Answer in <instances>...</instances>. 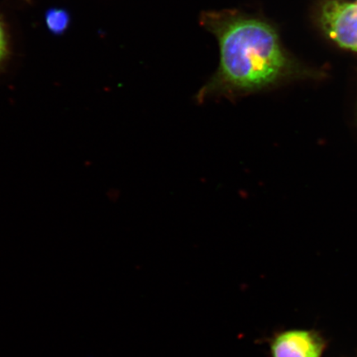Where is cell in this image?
Segmentation results:
<instances>
[{"instance_id":"6da1fadb","label":"cell","mask_w":357,"mask_h":357,"mask_svg":"<svg viewBox=\"0 0 357 357\" xmlns=\"http://www.w3.org/2000/svg\"><path fill=\"white\" fill-rule=\"evenodd\" d=\"M200 24L216 38L220 57L217 70L198 93L199 101L271 91L294 75V62L278 29L266 17L211 10L200 15Z\"/></svg>"},{"instance_id":"7a4b0ae2","label":"cell","mask_w":357,"mask_h":357,"mask_svg":"<svg viewBox=\"0 0 357 357\" xmlns=\"http://www.w3.org/2000/svg\"><path fill=\"white\" fill-rule=\"evenodd\" d=\"M320 21L335 42L357 52V3L328 0L321 8Z\"/></svg>"},{"instance_id":"277c9868","label":"cell","mask_w":357,"mask_h":357,"mask_svg":"<svg viewBox=\"0 0 357 357\" xmlns=\"http://www.w3.org/2000/svg\"><path fill=\"white\" fill-rule=\"evenodd\" d=\"M45 21L52 33L60 35L68 29L70 17L69 13L62 8H51L46 13Z\"/></svg>"},{"instance_id":"5b68a950","label":"cell","mask_w":357,"mask_h":357,"mask_svg":"<svg viewBox=\"0 0 357 357\" xmlns=\"http://www.w3.org/2000/svg\"><path fill=\"white\" fill-rule=\"evenodd\" d=\"M8 54V40L6 29L0 21V64L6 59Z\"/></svg>"},{"instance_id":"3957f363","label":"cell","mask_w":357,"mask_h":357,"mask_svg":"<svg viewBox=\"0 0 357 357\" xmlns=\"http://www.w3.org/2000/svg\"><path fill=\"white\" fill-rule=\"evenodd\" d=\"M328 346L314 329H289L276 333L270 343L271 357H322Z\"/></svg>"}]
</instances>
